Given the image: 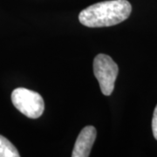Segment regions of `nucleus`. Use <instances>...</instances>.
Here are the masks:
<instances>
[{
	"mask_svg": "<svg viewBox=\"0 0 157 157\" xmlns=\"http://www.w3.org/2000/svg\"><path fill=\"white\" fill-rule=\"evenodd\" d=\"M132 6L128 0H109L90 6L80 11L78 20L87 27L113 26L130 16Z\"/></svg>",
	"mask_w": 157,
	"mask_h": 157,
	"instance_id": "nucleus-1",
	"label": "nucleus"
},
{
	"mask_svg": "<svg viewBox=\"0 0 157 157\" xmlns=\"http://www.w3.org/2000/svg\"><path fill=\"white\" fill-rule=\"evenodd\" d=\"M94 73L99 81L101 93L106 96L112 94L119 68L112 58L106 54H99L94 60Z\"/></svg>",
	"mask_w": 157,
	"mask_h": 157,
	"instance_id": "nucleus-3",
	"label": "nucleus"
},
{
	"mask_svg": "<svg viewBox=\"0 0 157 157\" xmlns=\"http://www.w3.org/2000/svg\"><path fill=\"white\" fill-rule=\"evenodd\" d=\"M17 148L6 137L0 135V157H19Z\"/></svg>",
	"mask_w": 157,
	"mask_h": 157,
	"instance_id": "nucleus-5",
	"label": "nucleus"
},
{
	"mask_svg": "<svg viewBox=\"0 0 157 157\" xmlns=\"http://www.w3.org/2000/svg\"><path fill=\"white\" fill-rule=\"evenodd\" d=\"M152 130H153V135L155 136V140H157V105L155 108L153 119H152Z\"/></svg>",
	"mask_w": 157,
	"mask_h": 157,
	"instance_id": "nucleus-6",
	"label": "nucleus"
},
{
	"mask_svg": "<svg viewBox=\"0 0 157 157\" xmlns=\"http://www.w3.org/2000/svg\"><path fill=\"white\" fill-rule=\"evenodd\" d=\"M11 101L19 112L31 119L40 117L45 109V103L42 96L39 93L24 87L13 90L11 94Z\"/></svg>",
	"mask_w": 157,
	"mask_h": 157,
	"instance_id": "nucleus-2",
	"label": "nucleus"
},
{
	"mask_svg": "<svg viewBox=\"0 0 157 157\" xmlns=\"http://www.w3.org/2000/svg\"><path fill=\"white\" fill-rule=\"evenodd\" d=\"M97 132L94 127L86 126L81 130L76 140L72 156L87 157L96 139Z\"/></svg>",
	"mask_w": 157,
	"mask_h": 157,
	"instance_id": "nucleus-4",
	"label": "nucleus"
}]
</instances>
